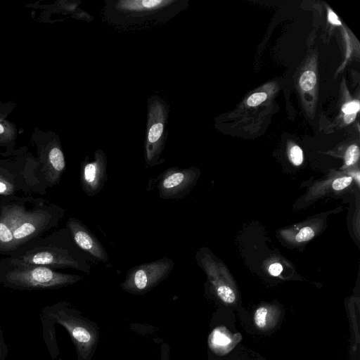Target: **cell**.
<instances>
[{
    "mask_svg": "<svg viewBox=\"0 0 360 360\" xmlns=\"http://www.w3.org/2000/svg\"><path fill=\"white\" fill-rule=\"evenodd\" d=\"M147 104L143 158L145 167L149 169L166 161L161 155L167 139L169 106L165 100L158 95L150 96Z\"/></svg>",
    "mask_w": 360,
    "mask_h": 360,
    "instance_id": "6",
    "label": "cell"
},
{
    "mask_svg": "<svg viewBox=\"0 0 360 360\" xmlns=\"http://www.w3.org/2000/svg\"><path fill=\"white\" fill-rule=\"evenodd\" d=\"M290 159L293 165H300L303 162V153L298 146H292L290 150Z\"/></svg>",
    "mask_w": 360,
    "mask_h": 360,
    "instance_id": "18",
    "label": "cell"
},
{
    "mask_svg": "<svg viewBox=\"0 0 360 360\" xmlns=\"http://www.w3.org/2000/svg\"><path fill=\"white\" fill-rule=\"evenodd\" d=\"M316 83V77L313 71L304 72L300 78V84L304 91L312 89Z\"/></svg>",
    "mask_w": 360,
    "mask_h": 360,
    "instance_id": "16",
    "label": "cell"
},
{
    "mask_svg": "<svg viewBox=\"0 0 360 360\" xmlns=\"http://www.w3.org/2000/svg\"><path fill=\"white\" fill-rule=\"evenodd\" d=\"M351 177H352H352H354V178L356 179V181L357 184H359V178H360V176H359V172H356V173H355V172H354V173H353V174H352V176H351Z\"/></svg>",
    "mask_w": 360,
    "mask_h": 360,
    "instance_id": "28",
    "label": "cell"
},
{
    "mask_svg": "<svg viewBox=\"0 0 360 360\" xmlns=\"http://www.w3.org/2000/svg\"><path fill=\"white\" fill-rule=\"evenodd\" d=\"M283 271V266L280 263H274L270 265L269 272L274 276H278Z\"/></svg>",
    "mask_w": 360,
    "mask_h": 360,
    "instance_id": "24",
    "label": "cell"
},
{
    "mask_svg": "<svg viewBox=\"0 0 360 360\" xmlns=\"http://www.w3.org/2000/svg\"><path fill=\"white\" fill-rule=\"evenodd\" d=\"M352 178L350 176H342L335 179L332 188L335 191H341L351 184Z\"/></svg>",
    "mask_w": 360,
    "mask_h": 360,
    "instance_id": "20",
    "label": "cell"
},
{
    "mask_svg": "<svg viewBox=\"0 0 360 360\" xmlns=\"http://www.w3.org/2000/svg\"><path fill=\"white\" fill-rule=\"evenodd\" d=\"M187 6V0H105L102 18L115 29L139 30L167 23Z\"/></svg>",
    "mask_w": 360,
    "mask_h": 360,
    "instance_id": "1",
    "label": "cell"
},
{
    "mask_svg": "<svg viewBox=\"0 0 360 360\" xmlns=\"http://www.w3.org/2000/svg\"><path fill=\"white\" fill-rule=\"evenodd\" d=\"M65 212V209L58 205L29 196L13 231L14 252L56 227Z\"/></svg>",
    "mask_w": 360,
    "mask_h": 360,
    "instance_id": "5",
    "label": "cell"
},
{
    "mask_svg": "<svg viewBox=\"0 0 360 360\" xmlns=\"http://www.w3.org/2000/svg\"><path fill=\"white\" fill-rule=\"evenodd\" d=\"M83 277L26 263L12 256L0 259V284L18 290H54L72 285Z\"/></svg>",
    "mask_w": 360,
    "mask_h": 360,
    "instance_id": "2",
    "label": "cell"
},
{
    "mask_svg": "<svg viewBox=\"0 0 360 360\" xmlns=\"http://www.w3.org/2000/svg\"><path fill=\"white\" fill-rule=\"evenodd\" d=\"M359 102L358 101H353L344 104L342 107V110L345 115L356 114L359 110Z\"/></svg>",
    "mask_w": 360,
    "mask_h": 360,
    "instance_id": "22",
    "label": "cell"
},
{
    "mask_svg": "<svg viewBox=\"0 0 360 360\" xmlns=\"http://www.w3.org/2000/svg\"><path fill=\"white\" fill-rule=\"evenodd\" d=\"M267 98V95L264 92H258L252 94L247 101L249 106H257L264 101Z\"/></svg>",
    "mask_w": 360,
    "mask_h": 360,
    "instance_id": "21",
    "label": "cell"
},
{
    "mask_svg": "<svg viewBox=\"0 0 360 360\" xmlns=\"http://www.w3.org/2000/svg\"><path fill=\"white\" fill-rule=\"evenodd\" d=\"M28 197L0 198V255L10 256L14 252L13 231Z\"/></svg>",
    "mask_w": 360,
    "mask_h": 360,
    "instance_id": "10",
    "label": "cell"
},
{
    "mask_svg": "<svg viewBox=\"0 0 360 360\" xmlns=\"http://www.w3.org/2000/svg\"><path fill=\"white\" fill-rule=\"evenodd\" d=\"M356 115V113L350 114V115H345V117H344L345 122L347 124L352 122L355 119Z\"/></svg>",
    "mask_w": 360,
    "mask_h": 360,
    "instance_id": "27",
    "label": "cell"
},
{
    "mask_svg": "<svg viewBox=\"0 0 360 360\" xmlns=\"http://www.w3.org/2000/svg\"><path fill=\"white\" fill-rule=\"evenodd\" d=\"M314 230L309 226L304 227L300 230L295 236L297 242H304L311 240L314 236Z\"/></svg>",
    "mask_w": 360,
    "mask_h": 360,
    "instance_id": "19",
    "label": "cell"
},
{
    "mask_svg": "<svg viewBox=\"0 0 360 360\" xmlns=\"http://www.w3.org/2000/svg\"><path fill=\"white\" fill-rule=\"evenodd\" d=\"M108 158L105 153L97 149L90 160L86 156L81 162L79 181L82 191L88 196L98 194L108 181Z\"/></svg>",
    "mask_w": 360,
    "mask_h": 360,
    "instance_id": "11",
    "label": "cell"
},
{
    "mask_svg": "<svg viewBox=\"0 0 360 360\" xmlns=\"http://www.w3.org/2000/svg\"><path fill=\"white\" fill-rule=\"evenodd\" d=\"M8 353V347L5 341L4 333L0 326V360H6Z\"/></svg>",
    "mask_w": 360,
    "mask_h": 360,
    "instance_id": "23",
    "label": "cell"
},
{
    "mask_svg": "<svg viewBox=\"0 0 360 360\" xmlns=\"http://www.w3.org/2000/svg\"><path fill=\"white\" fill-rule=\"evenodd\" d=\"M4 131V127L0 124V134H2Z\"/></svg>",
    "mask_w": 360,
    "mask_h": 360,
    "instance_id": "29",
    "label": "cell"
},
{
    "mask_svg": "<svg viewBox=\"0 0 360 360\" xmlns=\"http://www.w3.org/2000/svg\"><path fill=\"white\" fill-rule=\"evenodd\" d=\"M46 191L37 178L35 161H0V198L45 195Z\"/></svg>",
    "mask_w": 360,
    "mask_h": 360,
    "instance_id": "7",
    "label": "cell"
},
{
    "mask_svg": "<svg viewBox=\"0 0 360 360\" xmlns=\"http://www.w3.org/2000/svg\"><path fill=\"white\" fill-rule=\"evenodd\" d=\"M199 177V171L194 167L180 168L170 167L155 179L148 181L147 191L155 184L159 197L163 200H179L184 198L193 189Z\"/></svg>",
    "mask_w": 360,
    "mask_h": 360,
    "instance_id": "9",
    "label": "cell"
},
{
    "mask_svg": "<svg viewBox=\"0 0 360 360\" xmlns=\"http://www.w3.org/2000/svg\"><path fill=\"white\" fill-rule=\"evenodd\" d=\"M242 335L232 333L224 326L216 328L209 337V346L212 351L217 355H225L229 353L241 340Z\"/></svg>",
    "mask_w": 360,
    "mask_h": 360,
    "instance_id": "13",
    "label": "cell"
},
{
    "mask_svg": "<svg viewBox=\"0 0 360 360\" xmlns=\"http://www.w3.org/2000/svg\"><path fill=\"white\" fill-rule=\"evenodd\" d=\"M359 158V148L356 145H351L347 149L345 155V166L349 167L355 164Z\"/></svg>",
    "mask_w": 360,
    "mask_h": 360,
    "instance_id": "17",
    "label": "cell"
},
{
    "mask_svg": "<svg viewBox=\"0 0 360 360\" xmlns=\"http://www.w3.org/2000/svg\"><path fill=\"white\" fill-rule=\"evenodd\" d=\"M213 287L218 297L226 304H233L236 300L235 291L226 283L219 279H212Z\"/></svg>",
    "mask_w": 360,
    "mask_h": 360,
    "instance_id": "15",
    "label": "cell"
},
{
    "mask_svg": "<svg viewBox=\"0 0 360 360\" xmlns=\"http://www.w3.org/2000/svg\"><path fill=\"white\" fill-rule=\"evenodd\" d=\"M281 312L274 305H262L259 307L254 314V322L257 328L268 330L276 326Z\"/></svg>",
    "mask_w": 360,
    "mask_h": 360,
    "instance_id": "14",
    "label": "cell"
},
{
    "mask_svg": "<svg viewBox=\"0 0 360 360\" xmlns=\"http://www.w3.org/2000/svg\"><path fill=\"white\" fill-rule=\"evenodd\" d=\"M65 230L32 240L18 248L11 256L26 263L52 269H73L90 272V266L66 243Z\"/></svg>",
    "mask_w": 360,
    "mask_h": 360,
    "instance_id": "3",
    "label": "cell"
},
{
    "mask_svg": "<svg viewBox=\"0 0 360 360\" xmlns=\"http://www.w3.org/2000/svg\"><path fill=\"white\" fill-rule=\"evenodd\" d=\"M77 312L65 302L46 307L40 316L43 332L56 323L61 325L76 347L78 360H90L98 340V327Z\"/></svg>",
    "mask_w": 360,
    "mask_h": 360,
    "instance_id": "4",
    "label": "cell"
},
{
    "mask_svg": "<svg viewBox=\"0 0 360 360\" xmlns=\"http://www.w3.org/2000/svg\"><path fill=\"white\" fill-rule=\"evenodd\" d=\"M328 20L333 25H341V22L339 20L336 14L332 11H328Z\"/></svg>",
    "mask_w": 360,
    "mask_h": 360,
    "instance_id": "25",
    "label": "cell"
},
{
    "mask_svg": "<svg viewBox=\"0 0 360 360\" xmlns=\"http://www.w3.org/2000/svg\"><path fill=\"white\" fill-rule=\"evenodd\" d=\"M174 266V261L167 257L136 265L127 271L120 286L129 293H146L167 278Z\"/></svg>",
    "mask_w": 360,
    "mask_h": 360,
    "instance_id": "8",
    "label": "cell"
},
{
    "mask_svg": "<svg viewBox=\"0 0 360 360\" xmlns=\"http://www.w3.org/2000/svg\"><path fill=\"white\" fill-rule=\"evenodd\" d=\"M66 229L78 248L98 261L104 263L108 262V255L103 245L81 221L75 217H70L66 224Z\"/></svg>",
    "mask_w": 360,
    "mask_h": 360,
    "instance_id": "12",
    "label": "cell"
},
{
    "mask_svg": "<svg viewBox=\"0 0 360 360\" xmlns=\"http://www.w3.org/2000/svg\"><path fill=\"white\" fill-rule=\"evenodd\" d=\"M169 359V348L167 345H163L162 347V360Z\"/></svg>",
    "mask_w": 360,
    "mask_h": 360,
    "instance_id": "26",
    "label": "cell"
}]
</instances>
